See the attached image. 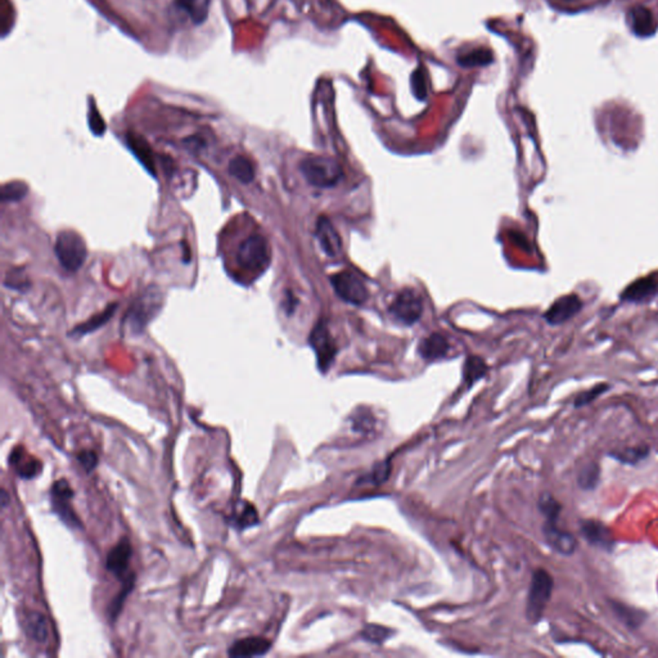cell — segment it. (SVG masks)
I'll list each match as a JSON object with an SVG mask.
<instances>
[{"label": "cell", "mask_w": 658, "mask_h": 658, "mask_svg": "<svg viewBox=\"0 0 658 658\" xmlns=\"http://www.w3.org/2000/svg\"><path fill=\"white\" fill-rule=\"evenodd\" d=\"M390 313L402 325H414L423 313V301L413 288H404L395 297L390 306Z\"/></svg>", "instance_id": "9"}, {"label": "cell", "mask_w": 658, "mask_h": 658, "mask_svg": "<svg viewBox=\"0 0 658 658\" xmlns=\"http://www.w3.org/2000/svg\"><path fill=\"white\" fill-rule=\"evenodd\" d=\"M133 557V546L130 540L124 536L120 542L108 552L105 558V568L112 573L117 580L124 582L132 573H129V564Z\"/></svg>", "instance_id": "12"}, {"label": "cell", "mask_w": 658, "mask_h": 658, "mask_svg": "<svg viewBox=\"0 0 658 658\" xmlns=\"http://www.w3.org/2000/svg\"><path fill=\"white\" fill-rule=\"evenodd\" d=\"M300 172L316 188H331L344 178L341 165L333 158L315 156L300 163Z\"/></svg>", "instance_id": "3"}, {"label": "cell", "mask_w": 658, "mask_h": 658, "mask_svg": "<svg viewBox=\"0 0 658 658\" xmlns=\"http://www.w3.org/2000/svg\"><path fill=\"white\" fill-rule=\"evenodd\" d=\"M656 295H658L657 273L634 280L622 291L620 298L622 301L641 304L648 302Z\"/></svg>", "instance_id": "14"}, {"label": "cell", "mask_w": 658, "mask_h": 658, "mask_svg": "<svg viewBox=\"0 0 658 658\" xmlns=\"http://www.w3.org/2000/svg\"><path fill=\"white\" fill-rule=\"evenodd\" d=\"M427 79H426V74L423 71V68L420 67L417 70H414L413 75H411V88H413V93L414 96H417L420 101H423L426 96H427Z\"/></svg>", "instance_id": "38"}, {"label": "cell", "mask_w": 658, "mask_h": 658, "mask_svg": "<svg viewBox=\"0 0 658 658\" xmlns=\"http://www.w3.org/2000/svg\"><path fill=\"white\" fill-rule=\"evenodd\" d=\"M134 586H135V573H130L124 582H123V588L119 592V594L116 595L115 598L112 599V602L110 603L108 606V610H107V615H108V619L115 624L120 613L123 612V608H124L125 602L127 599L129 594L133 592Z\"/></svg>", "instance_id": "27"}, {"label": "cell", "mask_w": 658, "mask_h": 658, "mask_svg": "<svg viewBox=\"0 0 658 658\" xmlns=\"http://www.w3.org/2000/svg\"><path fill=\"white\" fill-rule=\"evenodd\" d=\"M270 248L261 234H252L245 239L237 249V263L245 270L263 273L270 264Z\"/></svg>", "instance_id": "5"}, {"label": "cell", "mask_w": 658, "mask_h": 658, "mask_svg": "<svg viewBox=\"0 0 658 658\" xmlns=\"http://www.w3.org/2000/svg\"><path fill=\"white\" fill-rule=\"evenodd\" d=\"M25 631L31 639L38 643H45L49 638V629L44 615L38 610L29 612L25 619Z\"/></svg>", "instance_id": "23"}, {"label": "cell", "mask_w": 658, "mask_h": 658, "mask_svg": "<svg viewBox=\"0 0 658 658\" xmlns=\"http://www.w3.org/2000/svg\"><path fill=\"white\" fill-rule=\"evenodd\" d=\"M602 468L599 462H589L584 464L577 476L576 484L582 491H594L601 484Z\"/></svg>", "instance_id": "24"}, {"label": "cell", "mask_w": 658, "mask_h": 658, "mask_svg": "<svg viewBox=\"0 0 658 658\" xmlns=\"http://www.w3.org/2000/svg\"><path fill=\"white\" fill-rule=\"evenodd\" d=\"M487 373L486 362L480 356H468L463 365V378L468 387L475 384Z\"/></svg>", "instance_id": "29"}, {"label": "cell", "mask_w": 658, "mask_h": 658, "mask_svg": "<svg viewBox=\"0 0 658 658\" xmlns=\"http://www.w3.org/2000/svg\"><path fill=\"white\" fill-rule=\"evenodd\" d=\"M390 472H391V463L389 460H383L381 463H378L377 466H374L372 471L369 472V475L364 476L360 481H364L365 484H371V485L378 486V485L384 484L389 480Z\"/></svg>", "instance_id": "36"}, {"label": "cell", "mask_w": 658, "mask_h": 658, "mask_svg": "<svg viewBox=\"0 0 658 658\" xmlns=\"http://www.w3.org/2000/svg\"><path fill=\"white\" fill-rule=\"evenodd\" d=\"M0 504L3 508H7L8 504H10V495L6 490H1V494H0Z\"/></svg>", "instance_id": "41"}, {"label": "cell", "mask_w": 658, "mask_h": 658, "mask_svg": "<svg viewBox=\"0 0 658 658\" xmlns=\"http://www.w3.org/2000/svg\"><path fill=\"white\" fill-rule=\"evenodd\" d=\"M271 648V641L263 637H248L243 639L236 640L229 649V657H260L267 655Z\"/></svg>", "instance_id": "16"}, {"label": "cell", "mask_w": 658, "mask_h": 658, "mask_svg": "<svg viewBox=\"0 0 658 658\" xmlns=\"http://www.w3.org/2000/svg\"><path fill=\"white\" fill-rule=\"evenodd\" d=\"M315 237L328 256H336L341 252V238L328 218L320 216L316 223Z\"/></svg>", "instance_id": "17"}, {"label": "cell", "mask_w": 658, "mask_h": 658, "mask_svg": "<svg viewBox=\"0 0 658 658\" xmlns=\"http://www.w3.org/2000/svg\"><path fill=\"white\" fill-rule=\"evenodd\" d=\"M449 349H450V345L444 336L432 333L420 341L418 353L426 360H438L448 355Z\"/></svg>", "instance_id": "22"}, {"label": "cell", "mask_w": 658, "mask_h": 658, "mask_svg": "<svg viewBox=\"0 0 658 658\" xmlns=\"http://www.w3.org/2000/svg\"><path fill=\"white\" fill-rule=\"evenodd\" d=\"M582 307L584 302L580 297L575 294L566 295L554 301L551 307L545 311L544 319L551 325H561L579 314Z\"/></svg>", "instance_id": "13"}, {"label": "cell", "mask_w": 658, "mask_h": 658, "mask_svg": "<svg viewBox=\"0 0 658 658\" xmlns=\"http://www.w3.org/2000/svg\"><path fill=\"white\" fill-rule=\"evenodd\" d=\"M89 126H90L92 133L96 135V136H101V135L105 134V121H103V119L101 117V115L98 114V111H96L94 105L90 108V112H89Z\"/></svg>", "instance_id": "40"}, {"label": "cell", "mask_w": 658, "mask_h": 658, "mask_svg": "<svg viewBox=\"0 0 658 658\" xmlns=\"http://www.w3.org/2000/svg\"><path fill=\"white\" fill-rule=\"evenodd\" d=\"M610 389V386L608 383H598V384L593 386L592 389H588L585 391L577 393L575 400H573V408L580 409V408L590 405L597 399H599L602 395H604L606 392L608 391Z\"/></svg>", "instance_id": "33"}, {"label": "cell", "mask_w": 658, "mask_h": 658, "mask_svg": "<svg viewBox=\"0 0 658 658\" xmlns=\"http://www.w3.org/2000/svg\"><path fill=\"white\" fill-rule=\"evenodd\" d=\"M309 342L311 345L320 372L327 373L333 364L337 346L325 323H318L311 331Z\"/></svg>", "instance_id": "10"}, {"label": "cell", "mask_w": 658, "mask_h": 658, "mask_svg": "<svg viewBox=\"0 0 658 658\" xmlns=\"http://www.w3.org/2000/svg\"><path fill=\"white\" fill-rule=\"evenodd\" d=\"M553 589V576L544 568H536L531 576L526 599V619L530 624L536 625L543 620L544 612L551 602Z\"/></svg>", "instance_id": "2"}, {"label": "cell", "mask_w": 658, "mask_h": 658, "mask_svg": "<svg viewBox=\"0 0 658 658\" xmlns=\"http://www.w3.org/2000/svg\"><path fill=\"white\" fill-rule=\"evenodd\" d=\"M537 508L546 521H559L563 506L551 493H543L537 500Z\"/></svg>", "instance_id": "32"}, {"label": "cell", "mask_w": 658, "mask_h": 658, "mask_svg": "<svg viewBox=\"0 0 658 658\" xmlns=\"http://www.w3.org/2000/svg\"><path fill=\"white\" fill-rule=\"evenodd\" d=\"M544 542L551 548L554 553L561 554L563 557H571L577 551V539L576 536L559 528L558 521H544L543 528Z\"/></svg>", "instance_id": "11"}, {"label": "cell", "mask_w": 658, "mask_h": 658, "mask_svg": "<svg viewBox=\"0 0 658 658\" xmlns=\"http://www.w3.org/2000/svg\"><path fill=\"white\" fill-rule=\"evenodd\" d=\"M228 172L234 179H237L243 184L251 183L255 178V170L252 163L243 156H237L233 160H230Z\"/></svg>", "instance_id": "30"}, {"label": "cell", "mask_w": 658, "mask_h": 658, "mask_svg": "<svg viewBox=\"0 0 658 658\" xmlns=\"http://www.w3.org/2000/svg\"><path fill=\"white\" fill-rule=\"evenodd\" d=\"M4 285L10 289H14V291H19V292H25L30 288V280L26 276V273L23 271V269L19 267V269L10 270V273L7 274L6 280H4Z\"/></svg>", "instance_id": "37"}, {"label": "cell", "mask_w": 658, "mask_h": 658, "mask_svg": "<svg viewBox=\"0 0 658 658\" xmlns=\"http://www.w3.org/2000/svg\"><path fill=\"white\" fill-rule=\"evenodd\" d=\"M116 310H117V304H116V302L111 304L110 306H107L102 313L94 315V316H92L89 320H86L84 323L77 325L76 328H74V329L70 332V336H72V337H81V336H85V334L94 332L98 328H101L102 325H105V323L115 315Z\"/></svg>", "instance_id": "25"}, {"label": "cell", "mask_w": 658, "mask_h": 658, "mask_svg": "<svg viewBox=\"0 0 658 658\" xmlns=\"http://www.w3.org/2000/svg\"><path fill=\"white\" fill-rule=\"evenodd\" d=\"M494 56L490 49L473 48L468 52L460 53L457 57V62L463 67H482L493 63Z\"/></svg>", "instance_id": "28"}, {"label": "cell", "mask_w": 658, "mask_h": 658, "mask_svg": "<svg viewBox=\"0 0 658 658\" xmlns=\"http://www.w3.org/2000/svg\"><path fill=\"white\" fill-rule=\"evenodd\" d=\"M56 256L67 271H77L84 265L88 248L84 238L75 230L66 229L58 233L56 239Z\"/></svg>", "instance_id": "4"}, {"label": "cell", "mask_w": 658, "mask_h": 658, "mask_svg": "<svg viewBox=\"0 0 658 658\" xmlns=\"http://www.w3.org/2000/svg\"><path fill=\"white\" fill-rule=\"evenodd\" d=\"M331 283L336 294L351 305H362L369 296L364 280L350 270H342L332 276Z\"/></svg>", "instance_id": "7"}, {"label": "cell", "mask_w": 658, "mask_h": 658, "mask_svg": "<svg viewBox=\"0 0 658 658\" xmlns=\"http://www.w3.org/2000/svg\"><path fill=\"white\" fill-rule=\"evenodd\" d=\"M630 21L634 31L641 37H647L655 30V22L650 12L643 7H638L630 13Z\"/></svg>", "instance_id": "31"}, {"label": "cell", "mask_w": 658, "mask_h": 658, "mask_svg": "<svg viewBox=\"0 0 658 658\" xmlns=\"http://www.w3.org/2000/svg\"><path fill=\"white\" fill-rule=\"evenodd\" d=\"M607 603L615 617L620 621L626 629L633 630V631L640 629L643 624L648 619V613L646 610L633 607L628 603H624L617 599H608Z\"/></svg>", "instance_id": "15"}, {"label": "cell", "mask_w": 658, "mask_h": 658, "mask_svg": "<svg viewBox=\"0 0 658 658\" xmlns=\"http://www.w3.org/2000/svg\"><path fill=\"white\" fill-rule=\"evenodd\" d=\"M77 462L80 463V466L85 469L86 473H92L94 469H96V466H98V455H96V451L94 450H89V449H85V450H81L79 454H77Z\"/></svg>", "instance_id": "39"}, {"label": "cell", "mask_w": 658, "mask_h": 658, "mask_svg": "<svg viewBox=\"0 0 658 658\" xmlns=\"http://www.w3.org/2000/svg\"><path fill=\"white\" fill-rule=\"evenodd\" d=\"M606 455L624 466L635 467L650 455V446L647 444H640L619 450H610Z\"/></svg>", "instance_id": "21"}, {"label": "cell", "mask_w": 658, "mask_h": 658, "mask_svg": "<svg viewBox=\"0 0 658 658\" xmlns=\"http://www.w3.org/2000/svg\"><path fill=\"white\" fill-rule=\"evenodd\" d=\"M393 630L384 628L382 625H376V624H368L362 628V638L373 644H382L386 640L390 639L393 635Z\"/></svg>", "instance_id": "34"}, {"label": "cell", "mask_w": 658, "mask_h": 658, "mask_svg": "<svg viewBox=\"0 0 658 658\" xmlns=\"http://www.w3.org/2000/svg\"><path fill=\"white\" fill-rule=\"evenodd\" d=\"M29 193V187L23 181H10L1 188V201L3 202H19L23 200Z\"/></svg>", "instance_id": "35"}, {"label": "cell", "mask_w": 658, "mask_h": 658, "mask_svg": "<svg viewBox=\"0 0 658 658\" xmlns=\"http://www.w3.org/2000/svg\"><path fill=\"white\" fill-rule=\"evenodd\" d=\"M10 464L23 480L37 477L41 471V463L38 459L29 457L22 446L13 449L10 455Z\"/></svg>", "instance_id": "18"}, {"label": "cell", "mask_w": 658, "mask_h": 658, "mask_svg": "<svg viewBox=\"0 0 658 658\" xmlns=\"http://www.w3.org/2000/svg\"><path fill=\"white\" fill-rule=\"evenodd\" d=\"M163 292L151 286L134 301L123 319V327L134 334H141L163 307Z\"/></svg>", "instance_id": "1"}, {"label": "cell", "mask_w": 658, "mask_h": 658, "mask_svg": "<svg viewBox=\"0 0 658 658\" xmlns=\"http://www.w3.org/2000/svg\"><path fill=\"white\" fill-rule=\"evenodd\" d=\"M228 524L238 531H245L260 524L258 509L248 502H239L228 518Z\"/></svg>", "instance_id": "20"}, {"label": "cell", "mask_w": 658, "mask_h": 658, "mask_svg": "<svg viewBox=\"0 0 658 658\" xmlns=\"http://www.w3.org/2000/svg\"><path fill=\"white\" fill-rule=\"evenodd\" d=\"M74 489L66 478H59L53 484V486L50 487L52 512L57 515L67 527L72 530H81L83 522L71 506V500L74 499Z\"/></svg>", "instance_id": "6"}, {"label": "cell", "mask_w": 658, "mask_h": 658, "mask_svg": "<svg viewBox=\"0 0 658 658\" xmlns=\"http://www.w3.org/2000/svg\"><path fill=\"white\" fill-rule=\"evenodd\" d=\"M126 143H127V147L130 148V151L135 154V157L154 176L156 169H154V163H153L152 151H151V147L148 145V143L143 141V138H139L138 135H134V134L127 135Z\"/></svg>", "instance_id": "26"}, {"label": "cell", "mask_w": 658, "mask_h": 658, "mask_svg": "<svg viewBox=\"0 0 658 658\" xmlns=\"http://www.w3.org/2000/svg\"><path fill=\"white\" fill-rule=\"evenodd\" d=\"M175 8L185 14L193 25L200 26L209 17L211 0H174Z\"/></svg>", "instance_id": "19"}, {"label": "cell", "mask_w": 658, "mask_h": 658, "mask_svg": "<svg viewBox=\"0 0 658 658\" xmlns=\"http://www.w3.org/2000/svg\"><path fill=\"white\" fill-rule=\"evenodd\" d=\"M579 531L582 539L593 548L606 553H612L616 549V537L608 526L595 518H582L579 522Z\"/></svg>", "instance_id": "8"}]
</instances>
